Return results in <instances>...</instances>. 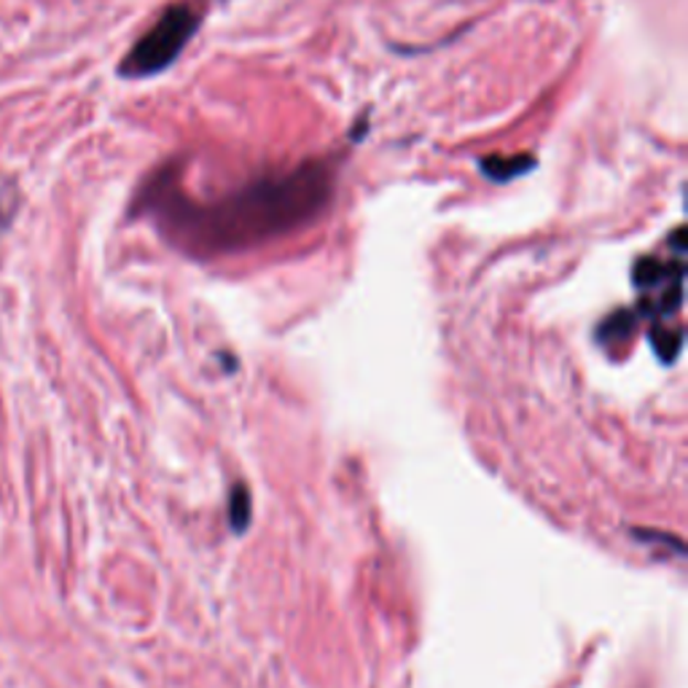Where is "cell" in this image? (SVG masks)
<instances>
[{"label":"cell","instance_id":"cell-2","mask_svg":"<svg viewBox=\"0 0 688 688\" xmlns=\"http://www.w3.org/2000/svg\"><path fill=\"white\" fill-rule=\"evenodd\" d=\"M197 24H200V17L189 3L170 6L157 24L135 43L133 52L124 57L121 76L146 78L162 73L183 52V46L194 35Z\"/></svg>","mask_w":688,"mask_h":688},{"label":"cell","instance_id":"cell-4","mask_svg":"<svg viewBox=\"0 0 688 688\" xmlns=\"http://www.w3.org/2000/svg\"><path fill=\"white\" fill-rule=\"evenodd\" d=\"M632 328H635V318H632L629 313H618V315H613V318L605 324L603 337L605 339H622L624 334L632 331Z\"/></svg>","mask_w":688,"mask_h":688},{"label":"cell","instance_id":"cell-1","mask_svg":"<svg viewBox=\"0 0 688 688\" xmlns=\"http://www.w3.org/2000/svg\"><path fill=\"white\" fill-rule=\"evenodd\" d=\"M334 172L326 162L296 167L288 176L264 178L213 208H191L170 191H157L159 213L176 234L204 251H240L281 237L313 221L331 200Z\"/></svg>","mask_w":688,"mask_h":688},{"label":"cell","instance_id":"cell-3","mask_svg":"<svg viewBox=\"0 0 688 688\" xmlns=\"http://www.w3.org/2000/svg\"><path fill=\"white\" fill-rule=\"evenodd\" d=\"M532 165H536V159L532 157H487L481 159V172H485L487 178H493V181H511V178H519L525 176L527 170H532Z\"/></svg>","mask_w":688,"mask_h":688}]
</instances>
